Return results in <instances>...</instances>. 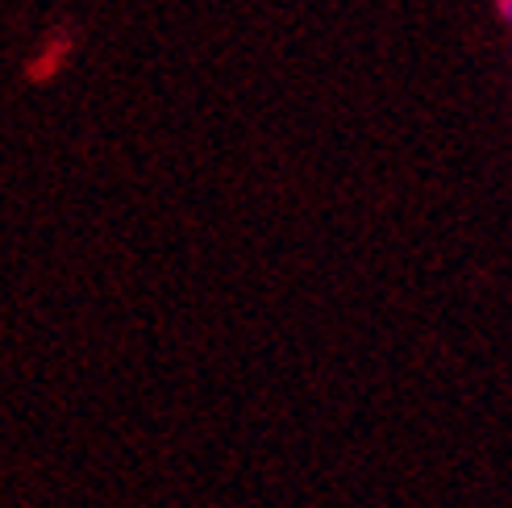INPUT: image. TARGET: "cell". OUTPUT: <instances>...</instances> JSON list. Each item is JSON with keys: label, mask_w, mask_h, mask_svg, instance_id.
Here are the masks:
<instances>
[{"label": "cell", "mask_w": 512, "mask_h": 508, "mask_svg": "<svg viewBox=\"0 0 512 508\" xmlns=\"http://www.w3.org/2000/svg\"><path fill=\"white\" fill-rule=\"evenodd\" d=\"M496 13H500V21L512 30V0H496Z\"/></svg>", "instance_id": "cell-1"}]
</instances>
